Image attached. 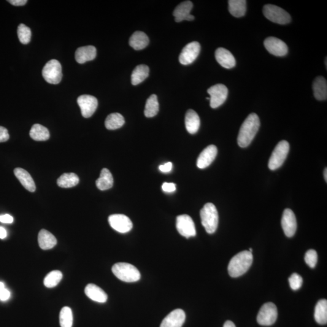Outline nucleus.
<instances>
[{"instance_id": "72a5a7b5", "label": "nucleus", "mask_w": 327, "mask_h": 327, "mask_svg": "<svg viewBox=\"0 0 327 327\" xmlns=\"http://www.w3.org/2000/svg\"><path fill=\"white\" fill-rule=\"evenodd\" d=\"M159 112V102L157 96L152 94L147 100L145 104L144 115L147 118L155 117Z\"/></svg>"}, {"instance_id": "3c124183", "label": "nucleus", "mask_w": 327, "mask_h": 327, "mask_svg": "<svg viewBox=\"0 0 327 327\" xmlns=\"http://www.w3.org/2000/svg\"><path fill=\"white\" fill-rule=\"evenodd\" d=\"M252 251H253L252 248H250V249H249V251H250L251 253H252Z\"/></svg>"}, {"instance_id": "c03bdc74", "label": "nucleus", "mask_w": 327, "mask_h": 327, "mask_svg": "<svg viewBox=\"0 0 327 327\" xmlns=\"http://www.w3.org/2000/svg\"><path fill=\"white\" fill-rule=\"evenodd\" d=\"M10 296V291L7 290L6 288H4L3 290L0 293V299L2 301H7V299H9Z\"/></svg>"}, {"instance_id": "c9c22d12", "label": "nucleus", "mask_w": 327, "mask_h": 327, "mask_svg": "<svg viewBox=\"0 0 327 327\" xmlns=\"http://www.w3.org/2000/svg\"><path fill=\"white\" fill-rule=\"evenodd\" d=\"M59 324L61 327H72L73 325V313L71 309L64 307L59 313Z\"/></svg>"}, {"instance_id": "c85d7f7f", "label": "nucleus", "mask_w": 327, "mask_h": 327, "mask_svg": "<svg viewBox=\"0 0 327 327\" xmlns=\"http://www.w3.org/2000/svg\"><path fill=\"white\" fill-rule=\"evenodd\" d=\"M229 10L234 17L239 18L244 16L247 9V1L245 0H230Z\"/></svg>"}, {"instance_id": "5701e85b", "label": "nucleus", "mask_w": 327, "mask_h": 327, "mask_svg": "<svg viewBox=\"0 0 327 327\" xmlns=\"http://www.w3.org/2000/svg\"><path fill=\"white\" fill-rule=\"evenodd\" d=\"M38 240L40 247L45 250H50L57 244L56 237L50 232L45 229L39 232Z\"/></svg>"}, {"instance_id": "bb28decb", "label": "nucleus", "mask_w": 327, "mask_h": 327, "mask_svg": "<svg viewBox=\"0 0 327 327\" xmlns=\"http://www.w3.org/2000/svg\"><path fill=\"white\" fill-rule=\"evenodd\" d=\"M113 185V178L111 172L107 169L104 168L101 170L100 177L96 181V187L100 190H106L111 188Z\"/></svg>"}, {"instance_id": "c756f323", "label": "nucleus", "mask_w": 327, "mask_h": 327, "mask_svg": "<svg viewBox=\"0 0 327 327\" xmlns=\"http://www.w3.org/2000/svg\"><path fill=\"white\" fill-rule=\"evenodd\" d=\"M30 137L37 141H44L50 138L49 131L45 126L39 124H35L32 127L30 131Z\"/></svg>"}, {"instance_id": "7ed1b4c3", "label": "nucleus", "mask_w": 327, "mask_h": 327, "mask_svg": "<svg viewBox=\"0 0 327 327\" xmlns=\"http://www.w3.org/2000/svg\"><path fill=\"white\" fill-rule=\"evenodd\" d=\"M202 225L208 234H214L217 230L219 216L215 205L212 203H207L200 212Z\"/></svg>"}, {"instance_id": "de8ad7c7", "label": "nucleus", "mask_w": 327, "mask_h": 327, "mask_svg": "<svg viewBox=\"0 0 327 327\" xmlns=\"http://www.w3.org/2000/svg\"><path fill=\"white\" fill-rule=\"evenodd\" d=\"M223 327H236V326H235L233 322L228 321L226 322L225 324H224Z\"/></svg>"}, {"instance_id": "37998d69", "label": "nucleus", "mask_w": 327, "mask_h": 327, "mask_svg": "<svg viewBox=\"0 0 327 327\" xmlns=\"http://www.w3.org/2000/svg\"><path fill=\"white\" fill-rule=\"evenodd\" d=\"M172 163L169 162V163L159 166V169L162 172H170L172 169Z\"/></svg>"}, {"instance_id": "412c9836", "label": "nucleus", "mask_w": 327, "mask_h": 327, "mask_svg": "<svg viewBox=\"0 0 327 327\" xmlns=\"http://www.w3.org/2000/svg\"><path fill=\"white\" fill-rule=\"evenodd\" d=\"M14 174L20 181L21 185L26 190L31 191V192H34L36 190V186H35L33 178H32L28 172H27L26 170L18 167V168L15 169Z\"/></svg>"}, {"instance_id": "f3484780", "label": "nucleus", "mask_w": 327, "mask_h": 327, "mask_svg": "<svg viewBox=\"0 0 327 327\" xmlns=\"http://www.w3.org/2000/svg\"><path fill=\"white\" fill-rule=\"evenodd\" d=\"M217 153L218 148L214 145H210L204 148L197 160V167L201 169L207 168L215 160Z\"/></svg>"}, {"instance_id": "9d476101", "label": "nucleus", "mask_w": 327, "mask_h": 327, "mask_svg": "<svg viewBox=\"0 0 327 327\" xmlns=\"http://www.w3.org/2000/svg\"><path fill=\"white\" fill-rule=\"evenodd\" d=\"M176 226L180 234L186 238L196 236L195 225L190 216L187 215L178 216L177 218Z\"/></svg>"}, {"instance_id": "8fccbe9b", "label": "nucleus", "mask_w": 327, "mask_h": 327, "mask_svg": "<svg viewBox=\"0 0 327 327\" xmlns=\"http://www.w3.org/2000/svg\"><path fill=\"white\" fill-rule=\"evenodd\" d=\"M324 179H325L326 182H327V168H326L325 170H324Z\"/></svg>"}, {"instance_id": "f8f14e48", "label": "nucleus", "mask_w": 327, "mask_h": 327, "mask_svg": "<svg viewBox=\"0 0 327 327\" xmlns=\"http://www.w3.org/2000/svg\"><path fill=\"white\" fill-rule=\"evenodd\" d=\"M201 46L198 42H193L188 43L183 48L182 52L180 53L179 61L183 65L190 64L198 58Z\"/></svg>"}, {"instance_id": "cd10ccee", "label": "nucleus", "mask_w": 327, "mask_h": 327, "mask_svg": "<svg viewBox=\"0 0 327 327\" xmlns=\"http://www.w3.org/2000/svg\"><path fill=\"white\" fill-rule=\"evenodd\" d=\"M149 75V67L147 65L140 64L135 67L131 76L132 85L137 86L144 82Z\"/></svg>"}, {"instance_id": "a878e982", "label": "nucleus", "mask_w": 327, "mask_h": 327, "mask_svg": "<svg viewBox=\"0 0 327 327\" xmlns=\"http://www.w3.org/2000/svg\"><path fill=\"white\" fill-rule=\"evenodd\" d=\"M185 124L188 133L194 134L198 131L200 127V118L193 110H188L186 113Z\"/></svg>"}, {"instance_id": "2f4dec72", "label": "nucleus", "mask_w": 327, "mask_h": 327, "mask_svg": "<svg viewBox=\"0 0 327 327\" xmlns=\"http://www.w3.org/2000/svg\"><path fill=\"white\" fill-rule=\"evenodd\" d=\"M80 182L79 177L74 173H67L59 177L57 185L61 188H71L76 186Z\"/></svg>"}, {"instance_id": "aec40b11", "label": "nucleus", "mask_w": 327, "mask_h": 327, "mask_svg": "<svg viewBox=\"0 0 327 327\" xmlns=\"http://www.w3.org/2000/svg\"><path fill=\"white\" fill-rule=\"evenodd\" d=\"M85 293L89 299L99 303H105L108 296L105 291L93 283H89L85 288Z\"/></svg>"}, {"instance_id": "09e8293b", "label": "nucleus", "mask_w": 327, "mask_h": 327, "mask_svg": "<svg viewBox=\"0 0 327 327\" xmlns=\"http://www.w3.org/2000/svg\"><path fill=\"white\" fill-rule=\"evenodd\" d=\"M5 288V286L3 282H0V293Z\"/></svg>"}, {"instance_id": "4c0bfd02", "label": "nucleus", "mask_w": 327, "mask_h": 327, "mask_svg": "<svg viewBox=\"0 0 327 327\" xmlns=\"http://www.w3.org/2000/svg\"><path fill=\"white\" fill-rule=\"evenodd\" d=\"M305 263L310 268H315L318 262V254L314 250H309L305 255Z\"/></svg>"}, {"instance_id": "473e14b6", "label": "nucleus", "mask_w": 327, "mask_h": 327, "mask_svg": "<svg viewBox=\"0 0 327 327\" xmlns=\"http://www.w3.org/2000/svg\"><path fill=\"white\" fill-rule=\"evenodd\" d=\"M125 120L122 115L118 113H111L107 116L105 121V126L108 130H116L122 127Z\"/></svg>"}, {"instance_id": "39448f33", "label": "nucleus", "mask_w": 327, "mask_h": 327, "mask_svg": "<svg viewBox=\"0 0 327 327\" xmlns=\"http://www.w3.org/2000/svg\"><path fill=\"white\" fill-rule=\"evenodd\" d=\"M290 150V145L286 140H281L275 148L269 161V168L272 170L279 169L285 161Z\"/></svg>"}, {"instance_id": "4be33fe9", "label": "nucleus", "mask_w": 327, "mask_h": 327, "mask_svg": "<svg viewBox=\"0 0 327 327\" xmlns=\"http://www.w3.org/2000/svg\"><path fill=\"white\" fill-rule=\"evenodd\" d=\"M96 56V48L93 46L79 47L75 52V59L80 64L93 60Z\"/></svg>"}, {"instance_id": "0eeeda50", "label": "nucleus", "mask_w": 327, "mask_h": 327, "mask_svg": "<svg viewBox=\"0 0 327 327\" xmlns=\"http://www.w3.org/2000/svg\"><path fill=\"white\" fill-rule=\"evenodd\" d=\"M263 13L272 22L280 24H286L290 22L289 13L280 7L273 4H267L263 7Z\"/></svg>"}, {"instance_id": "2eb2a0df", "label": "nucleus", "mask_w": 327, "mask_h": 327, "mask_svg": "<svg viewBox=\"0 0 327 327\" xmlns=\"http://www.w3.org/2000/svg\"><path fill=\"white\" fill-rule=\"evenodd\" d=\"M281 225L286 236L293 237L297 230V221L295 215L291 209L283 211Z\"/></svg>"}, {"instance_id": "9b49d317", "label": "nucleus", "mask_w": 327, "mask_h": 327, "mask_svg": "<svg viewBox=\"0 0 327 327\" xmlns=\"http://www.w3.org/2000/svg\"><path fill=\"white\" fill-rule=\"evenodd\" d=\"M78 104L82 111L83 117L89 118L93 115L98 107V100L95 97L89 94H83L77 99Z\"/></svg>"}, {"instance_id": "f257e3e1", "label": "nucleus", "mask_w": 327, "mask_h": 327, "mask_svg": "<svg viewBox=\"0 0 327 327\" xmlns=\"http://www.w3.org/2000/svg\"><path fill=\"white\" fill-rule=\"evenodd\" d=\"M259 127L260 120L258 116L256 113H251L240 127L237 137L239 146L242 148L248 147L257 134Z\"/></svg>"}, {"instance_id": "4468645a", "label": "nucleus", "mask_w": 327, "mask_h": 327, "mask_svg": "<svg viewBox=\"0 0 327 327\" xmlns=\"http://www.w3.org/2000/svg\"><path fill=\"white\" fill-rule=\"evenodd\" d=\"M264 47L269 52L277 56H285L288 53V47L284 42L277 38L270 37L265 40Z\"/></svg>"}, {"instance_id": "393cba45", "label": "nucleus", "mask_w": 327, "mask_h": 327, "mask_svg": "<svg viewBox=\"0 0 327 327\" xmlns=\"http://www.w3.org/2000/svg\"><path fill=\"white\" fill-rule=\"evenodd\" d=\"M313 93L316 99L324 101L327 98V82L323 77L316 78L313 84Z\"/></svg>"}, {"instance_id": "dca6fc26", "label": "nucleus", "mask_w": 327, "mask_h": 327, "mask_svg": "<svg viewBox=\"0 0 327 327\" xmlns=\"http://www.w3.org/2000/svg\"><path fill=\"white\" fill-rule=\"evenodd\" d=\"M185 320V312L181 309H176L164 319L160 327H182Z\"/></svg>"}, {"instance_id": "58836bf2", "label": "nucleus", "mask_w": 327, "mask_h": 327, "mask_svg": "<svg viewBox=\"0 0 327 327\" xmlns=\"http://www.w3.org/2000/svg\"><path fill=\"white\" fill-rule=\"evenodd\" d=\"M290 287L293 290H298L301 287L303 280L302 278L298 274H293L291 275L288 279Z\"/></svg>"}, {"instance_id": "e433bc0d", "label": "nucleus", "mask_w": 327, "mask_h": 327, "mask_svg": "<svg viewBox=\"0 0 327 327\" xmlns=\"http://www.w3.org/2000/svg\"><path fill=\"white\" fill-rule=\"evenodd\" d=\"M17 34L19 40L23 45H27L31 42L32 32L29 27L24 24H20L18 27Z\"/></svg>"}, {"instance_id": "f704fd0d", "label": "nucleus", "mask_w": 327, "mask_h": 327, "mask_svg": "<svg viewBox=\"0 0 327 327\" xmlns=\"http://www.w3.org/2000/svg\"><path fill=\"white\" fill-rule=\"evenodd\" d=\"M63 278V274L59 270H53L47 275L44 284L47 288H53L58 284Z\"/></svg>"}, {"instance_id": "49530a36", "label": "nucleus", "mask_w": 327, "mask_h": 327, "mask_svg": "<svg viewBox=\"0 0 327 327\" xmlns=\"http://www.w3.org/2000/svg\"><path fill=\"white\" fill-rule=\"evenodd\" d=\"M7 236V232L6 229L2 227H0V239L6 238Z\"/></svg>"}, {"instance_id": "423d86ee", "label": "nucleus", "mask_w": 327, "mask_h": 327, "mask_svg": "<svg viewBox=\"0 0 327 327\" xmlns=\"http://www.w3.org/2000/svg\"><path fill=\"white\" fill-rule=\"evenodd\" d=\"M42 75L46 82L52 85H58L63 77L60 63L56 59H51L43 67Z\"/></svg>"}, {"instance_id": "1a4fd4ad", "label": "nucleus", "mask_w": 327, "mask_h": 327, "mask_svg": "<svg viewBox=\"0 0 327 327\" xmlns=\"http://www.w3.org/2000/svg\"><path fill=\"white\" fill-rule=\"evenodd\" d=\"M210 95V106L216 109L224 103L228 96V89L222 84H218L212 86L207 90Z\"/></svg>"}, {"instance_id": "6e6552de", "label": "nucleus", "mask_w": 327, "mask_h": 327, "mask_svg": "<svg viewBox=\"0 0 327 327\" xmlns=\"http://www.w3.org/2000/svg\"><path fill=\"white\" fill-rule=\"evenodd\" d=\"M278 318L277 307L272 302H268L262 306L258 313L257 322L259 325L270 326L277 321Z\"/></svg>"}, {"instance_id": "a19ab883", "label": "nucleus", "mask_w": 327, "mask_h": 327, "mask_svg": "<svg viewBox=\"0 0 327 327\" xmlns=\"http://www.w3.org/2000/svg\"><path fill=\"white\" fill-rule=\"evenodd\" d=\"M162 188L166 192H174L176 190V185L174 183H164Z\"/></svg>"}, {"instance_id": "f03ea898", "label": "nucleus", "mask_w": 327, "mask_h": 327, "mask_svg": "<svg viewBox=\"0 0 327 327\" xmlns=\"http://www.w3.org/2000/svg\"><path fill=\"white\" fill-rule=\"evenodd\" d=\"M252 253L247 250L240 251L230 261L228 271L232 278H237L245 274L253 263Z\"/></svg>"}, {"instance_id": "7c9ffc66", "label": "nucleus", "mask_w": 327, "mask_h": 327, "mask_svg": "<svg viewBox=\"0 0 327 327\" xmlns=\"http://www.w3.org/2000/svg\"><path fill=\"white\" fill-rule=\"evenodd\" d=\"M315 319L316 323L321 325L327 323V301L321 299L316 304L315 310Z\"/></svg>"}, {"instance_id": "6ab92c4d", "label": "nucleus", "mask_w": 327, "mask_h": 327, "mask_svg": "<svg viewBox=\"0 0 327 327\" xmlns=\"http://www.w3.org/2000/svg\"><path fill=\"white\" fill-rule=\"evenodd\" d=\"M215 58L218 63L226 69L233 68L236 65V59L229 50L218 48L215 52Z\"/></svg>"}, {"instance_id": "20e7f679", "label": "nucleus", "mask_w": 327, "mask_h": 327, "mask_svg": "<svg viewBox=\"0 0 327 327\" xmlns=\"http://www.w3.org/2000/svg\"><path fill=\"white\" fill-rule=\"evenodd\" d=\"M112 270L115 277L124 282H137L140 278L139 270L131 264L126 263L115 264L113 265Z\"/></svg>"}, {"instance_id": "ddd939ff", "label": "nucleus", "mask_w": 327, "mask_h": 327, "mask_svg": "<svg viewBox=\"0 0 327 327\" xmlns=\"http://www.w3.org/2000/svg\"><path fill=\"white\" fill-rule=\"evenodd\" d=\"M109 223L112 229L121 234L128 233L133 228V224L130 218L122 214L110 215Z\"/></svg>"}, {"instance_id": "79ce46f5", "label": "nucleus", "mask_w": 327, "mask_h": 327, "mask_svg": "<svg viewBox=\"0 0 327 327\" xmlns=\"http://www.w3.org/2000/svg\"><path fill=\"white\" fill-rule=\"evenodd\" d=\"M0 222L2 223L11 224L13 222V218L11 215L9 214L0 215Z\"/></svg>"}, {"instance_id": "a211bd4d", "label": "nucleus", "mask_w": 327, "mask_h": 327, "mask_svg": "<svg viewBox=\"0 0 327 327\" xmlns=\"http://www.w3.org/2000/svg\"><path fill=\"white\" fill-rule=\"evenodd\" d=\"M192 8L193 3L190 1H184L178 5L175 8L174 12V16L175 17L176 22L180 23L184 20H193L194 17L193 15L190 14V12Z\"/></svg>"}, {"instance_id": "ea45409f", "label": "nucleus", "mask_w": 327, "mask_h": 327, "mask_svg": "<svg viewBox=\"0 0 327 327\" xmlns=\"http://www.w3.org/2000/svg\"><path fill=\"white\" fill-rule=\"evenodd\" d=\"M9 139V135L7 129L0 126V142L7 141Z\"/></svg>"}, {"instance_id": "a18cd8bd", "label": "nucleus", "mask_w": 327, "mask_h": 327, "mask_svg": "<svg viewBox=\"0 0 327 327\" xmlns=\"http://www.w3.org/2000/svg\"><path fill=\"white\" fill-rule=\"evenodd\" d=\"M8 2L13 5V6H21L25 5L28 1H26V0H9Z\"/></svg>"}, {"instance_id": "b1692460", "label": "nucleus", "mask_w": 327, "mask_h": 327, "mask_svg": "<svg viewBox=\"0 0 327 327\" xmlns=\"http://www.w3.org/2000/svg\"><path fill=\"white\" fill-rule=\"evenodd\" d=\"M149 43V39L144 32L137 31L130 38L129 45L135 50H140L146 47Z\"/></svg>"}]
</instances>
